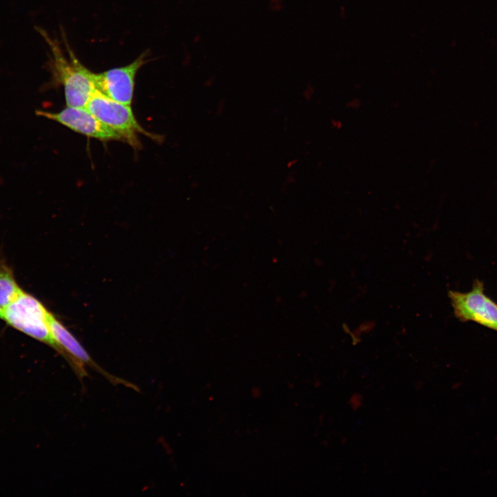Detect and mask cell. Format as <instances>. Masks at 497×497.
I'll list each match as a JSON object with an SVG mask.
<instances>
[{
	"instance_id": "cell-1",
	"label": "cell",
	"mask_w": 497,
	"mask_h": 497,
	"mask_svg": "<svg viewBox=\"0 0 497 497\" xmlns=\"http://www.w3.org/2000/svg\"><path fill=\"white\" fill-rule=\"evenodd\" d=\"M45 39L50 50L48 67L51 72L50 85L61 86L64 89L67 106L86 107L96 90L94 72L85 67L67 45L66 51L57 39L38 30Z\"/></svg>"
},
{
	"instance_id": "cell-5",
	"label": "cell",
	"mask_w": 497,
	"mask_h": 497,
	"mask_svg": "<svg viewBox=\"0 0 497 497\" xmlns=\"http://www.w3.org/2000/svg\"><path fill=\"white\" fill-rule=\"evenodd\" d=\"M455 316L462 322H474L497 331V303L485 293L483 282L475 280L467 292L448 293Z\"/></svg>"
},
{
	"instance_id": "cell-9",
	"label": "cell",
	"mask_w": 497,
	"mask_h": 497,
	"mask_svg": "<svg viewBox=\"0 0 497 497\" xmlns=\"http://www.w3.org/2000/svg\"><path fill=\"white\" fill-rule=\"evenodd\" d=\"M2 317V308L0 306V318Z\"/></svg>"
},
{
	"instance_id": "cell-6",
	"label": "cell",
	"mask_w": 497,
	"mask_h": 497,
	"mask_svg": "<svg viewBox=\"0 0 497 497\" xmlns=\"http://www.w3.org/2000/svg\"><path fill=\"white\" fill-rule=\"evenodd\" d=\"M148 61L147 54L144 52L125 66L95 73L96 89L115 101L130 106L135 76Z\"/></svg>"
},
{
	"instance_id": "cell-3",
	"label": "cell",
	"mask_w": 497,
	"mask_h": 497,
	"mask_svg": "<svg viewBox=\"0 0 497 497\" xmlns=\"http://www.w3.org/2000/svg\"><path fill=\"white\" fill-rule=\"evenodd\" d=\"M86 108L134 147L139 145V133L150 135L139 124L130 105L115 101L97 89Z\"/></svg>"
},
{
	"instance_id": "cell-7",
	"label": "cell",
	"mask_w": 497,
	"mask_h": 497,
	"mask_svg": "<svg viewBox=\"0 0 497 497\" xmlns=\"http://www.w3.org/2000/svg\"><path fill=\"white\" fill-rule=\"evenodd\" d=\"M35 113L88 137L101 141L122 139L117 133L102 123L86 107L67 106L58 113L37 110Z\"/></svg>"
},
{
	"instance_id": "cell-8",
	"label": "cell",
	"mask_w": 497,
	"mask_h": 497,
	"mask_svg": "<svg viewBox=\"0 0 497 497\" xmlns=\"http://www.w3.org/2000/svg\"><path fill=\"white\" fill-rule=\"evenodd\" d=\"M22 290L15 280L11 269L0 263V306L2 309L6 306Z\"/></svg>"
},
{
	"instance_id": "cell-4",
	"label": "cell",
	"mask_w": 497,
	"mask_h": 497,
	"mask_svg": "<svg viewBox=\"0 0 497 497\" xmlns=\"http://www.w3.org/2000/svg\"><path fill=\"white\" fill-rule=\"evenodd\" d=\"M49 326L52 338L58 349L57 352L65 358L80 381L88 375L85 369V366L87 365L115 385L123 384L138 390L137 386L109 373L97 364L76 338L52 313L49 318Z\"/></svg>"
},
{
	"instance_id": "cell-2",
	"label": "cell",
	"mask_w": 497,
	"mask_h": 497,
	"mask_svg": "<svg viewBox=\"0 0 497 497\" xmlns=\"http://www.w3.org/2000/svg\"><path fill=\"white\" fill-rule=\"evenodd\" d=\"M51 313L40 300L22 290L2 309L1 319L10 327L58 351L49 326Z\"/></svg>"
}]
</instances>
